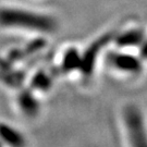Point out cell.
Masks as SVG:
<instances>
[{"mask_svg":"<svg viewBox=\"0 0 147 147\" xmlns=\"http://www.w3.org/2000/svg\"><path fill=\"white\" fill-rule=\"evenodd\" d=\"M0 25L38 33H51L56 30L57 23L53 18L42 13L20 9H1Z\"/></svg>","mask_w":147,"mask_h":147,"instance_id":"1","label":"cell"},{"mask_svg":"<svg viewBox=\"0 0 147 147\" xmlns=\"http://www.w3.org/2000/svg\"><path fill=\"white\" fill-rule=\"evenodd\" d=\"M122 125L130 146H147V123L141 108L129 104L122 109Z\"/></svg>","mask_w":147,"mask_h":147,"instance_id":"2","label":"cell"},{"mask_svg":"<svg viewBox=\"0 0 147 147\" xmlns=\"http://www.w3.org/2000/svg\"><path fill=\"white\" fill-rule=\"evenodd\" d=\"M106 62L112 71L122 75H137L143 71L144 65V61L138 55L118 48L107 53Z\"/></svg>","mask_w":147,"mask_h":147,"instance_id":"3","label":"cell"},{"mask_svg":"<svg viewBox=\"0 0 147 147\" xmlns=\"http://www.w3.org/2000/svg\"><path fill=\"white\" fill-rule=\"evenodd\" d=\"M112 33H106L101 35L100 37L96 38L94 42H92V44L88 45V47L81 53V67L79 72H81V74L86 79L90 78L94 74L102 51L109 44L112 42Z\"/></svg>","mask_w":147,"mask_h":147,"instance_id":"4","label":"cell"},{"mask_svg":"<svg viewBox=\"0 0 147 147\" xmlns=\"http://www.w3.org/2000/svg\"><path fill=\"white\" fill-rule=\"evenodd\" d=\"M146 36V32L142 27H130L118 34H113L112 42L118 49L131 50L138 48Z\"/></svg>","mask_w":147,"mask_h":147,"instance_id":"5","label":"cell"},{"mask_svg":"<svg viewBox=\"0 0 147 147\" xmlns=\"http://www.w3.org/2000/svg\"><path fill=\"white\" fill-rule=\"evenodd\" d=\"M81 67V53L75 48H69L63 53L61 61V70L65 73L80 71Z\"/></svg>","mask_w":147,"mask_h":147,"instance_id":"6","label":"cell"},{"mask_svg":"<svg viewBox=\"0 0 147 147\" xmlns=\"http://www.w3.org/2000/svg\"><path fill=\"white\" fill-rule=\"evenodd\" d=\"M0 140L9 145L21 146L24 144V138L18 131L8 124L0 123Z\"/></svg>","mask_w":147,"mask_h":147,"instance_id":"7","label":"cell"},{"mask_svg":"<svg viewBox=\"0 0 147 147\" xmlns=\"http://www.w3.org/2000/svg\"><path fill=\"white\" fill-rule=\"evenodd\" d=\"M33 85L35 88H38L40 90H46L51 85V79L44 72H39L35 75L34 81H33Z\"/></svg>","mask_w":147,"mask_h":147,"instance_id":"8","label":"cell"},{"mask_svg":"<svg viewBox=\"0 0 147 147\" xmlns=\"http://www.w3.org/2000/svg\"><path fill=\"white\" fill-rule=\"evenodd\" d=\"M21 106L23 107V109L27 111V113L33 115L34 112H36L37 110V101L34 99V97L30 96V94H25L24 96H22L21 98Z\"/></svg>","mask_w":147,"mask_h":147,"instance_id":"9","label":"cell"},{"mask_svg":"<svg viewBox=\"0 0 147 147\" xmlns=\"http://www.w3.org/2000/svg\"><path fill=\"white\" fill-rule=\"evenodd\" d=\"M137 50H138V56L142 58V60L145 62L147 61V36L145 37V39L142 42V44L138 46L137 48Z\"/></svg>","mask_w":147,"mask_h":147,"instance_id":"10","label":"cell"}]
</instances>
